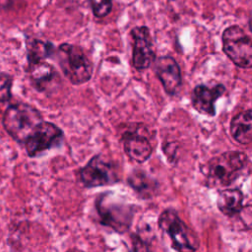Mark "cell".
<instances>
[{
    "mask_svg": "<svg viewBox=\"0 0 252 252\" xmlns=\"http://www.w3.org/2000/svg\"><path fill=\"white\" fill-rule=\"evenodd\" d=\"M247 163V156L238 151H228L210 159L204 166L206 183L211 187L231 184Z\"/></svg>",
    "mask_w": 252,
    "mask_h": 252,
    "instance_id": "cell-1",
    "label": "cell"
},
{
    "mask_svg": "<svg viewBox=\"0 0 252 252\" xmlns=\"http://www.w3.org/2000/svg\"><path fill=\"white\" fill-rule=\"evenodd\" d=\"M42 120V115L37 108L26 102H17L6 108L2 124L10 137L17 143L24 145Z\"/></svg>",
    "mask_w": 252,
    "mask_h": 252,
    "instance_id": "cell-2",
    "label": "cell"
},
{
    "mask_svg": "<svg viewBox=\"0 0 252 252\" xmlns=\"http://www.w3.org/2000/svg\"><path fill=\"white\" fill-rule=\"evenodd\" d=\"M56 54L62 73L71 84L79 86L90 81L93 64L81 46L65 42L58 46Z\"/></svg>",
    "mask_w": 252,
    "mask_h": 252,
    "instance_id": "cell-3",
    "label": "cell"
},
{
    "mask_svg": "<svg viewBox=\"0 0 252 252\" xmlns=\"http://www.w3.org/2000/svg\"><path fill=\"white\" fill-rule=\"evenodd\" d=\"M109 194L102 193L95 200L99 222L118 233H125L132 224L134 208L129 204L112 199Z\"/></svg>",
    "mask_w": 252,
    "mask_h": 252,
    "instance_id": "cell-4",
    "label": "cell"
},
{
    "mask_svg": "<svg viewBox=\"0 0 252 252\" xmlns=\"http://www.w3.org/2000/svg\"><path fill=\"white\" fill-rule=\"evenodd\" d=\"M222 49L238 67L252 68V40L238 26L226 28L222 32Z\"/></svg>",
    "mask_w": 252,
    "mask_h": 252,
    "instance_id": "cell-5",
    "label": "cell"
},
{
    "mask_svg": "<svg viewBox=\"0 0 252 252\" xmlns=\"http://www.w3.org/2000/svg\"><path fill=\"white\" fill-rule=\"evenodd\" d=\"M79 178L87 188L108 186L120 180L115 164L99 155L94 156L84 167L80 168Z\"/></svg>",
    "mask_w": 252,
    "mask_h": 252,
    "instance_id": "cell-6",
    "label": "cell"
},
{
    "mask_svg": "<svg viewBox=\"0 0 252 252\" xmlns=\"http://www.w3.org/2000/svg\"><path fill=\"white\" fill-rule=\"evenodd\" d=\"M64 139V132L56 124L42 120L24 143L30 158H34L42 153L58 147Z\"/></svg>",
    "mask_w": 252,
    "mask_h": 252,
    "instance_id": "cell-7",
    "label": "cell"
},
{
    "mask_svg": "<svg viewBox=\"0 0 252 252\" xmlns=\"http://www.w3.org/2000/svg\"><path fill=\"white\" fill-rule=\"evenodd\" d=\"M159 228L168 235L173 249L177 251H195L188 227L178 218L177 214L171 210H164L158 218Z\"/></svg>",
    "mask_w": 252,
    "mask_h": 252,
    "instance_id": "cell-8",
    "label": "cell"
},
{
    "mask_svg": "<svg viewBox=\"0 0 252 252\" xmlns=\"http://www.w3.org/2000/svg\"><path fill=\"white\" fill-rule=\"evenodd\" d=\"M130 35L132 38V65L136 70L148 69L155 62L156 56L151 32L148 27H134Z\"/></svg>",
    "mask_w": 252,
    "mask_h": 252,
    "instance_id": "cell-9",
    "label": "cell"
},
{
    "mask_svg": "<svg viewBox=\"0 0 252 252\" xmlns=\"http://www.w3.org/2000/svg\"><path fill=\"white\" fill-rule=\"evenodd\" d=\"M155 71L166 94H175L181 86L180 68L174 58L161 56L155 60Z\"/></svg>",
    "mask_w": 252,
    "mask_h": 252,
    "instance_id": "cell-10",
    "label": "cell"
},
{
    "mask_svg": "<svg viewBox=\"0 0 252 252\" xmlns=\"http://www.w3.org/2000/svg\"><path fill=\"white\" fill-rule=\"evenodd\" d=\"M28 74L32 87L39 93L51 91L60 79L56 69L45 60L29 63Z\"/></svg>",
    "mask_w": 252,
    "mask_h": 252,
    "instance_id": "cell-11",
    "label": "cell"
},
{
    "mask_svg": "<svg viewBox=\"0 0 252 252\" xmlns=\"http://www.w3.org/2000/svg\"><path fill=\"white\" fill-rule=\"evenodd\" d=\"M225 89L222 85L215 87H207L204 85L197 86L192 94V103L194 108L205 115H215V103L217 99L222 95Z\"/></svg>",
    "mask_w": 252,
    "mask_h": 252,
    "instance_id": "cell-12",
    "label": "cell"
},
{
    "mask_svg": "<svg viewBox=\"0 0 252 252\" xmlns=\"http://www.w3.org/2000/svg\"><path fill=\"white\" fill-rule=\"evenodd\" d=\"M122 144L126 156L139 163L149 159L153 153L150 141L136 132H125L122 135Z\"/></svg>",
    "mask_w": 252,
    "mask_h": 252,
    "instance_id": "cell-13",
    "label": "cell"
},
{
    "mask_svg": "<svg viewBox=\"0 0 252 252\" xmlns=\"http://www.w3.org/2000/svg\"><path fill=\"white\" fill-rule=\"evenodd\" d=\"M230 134L240 144L252 143V109L241 111L232 118Z\"/></svg>",
    "mask_w": 252,
    "mask_h": 252,
    "instance_id": "cell-14",
    "label": "cell"
},
{
    "mask_svg": "<svg viewBox=\"0 0 252 252\" xmlns=\"http://www.w3.org/2000/svg\"><path fill=\"white\" fill-rule=\"evenodd\" d=\"M128 185L144 199L152 198L158 190V182L141 169H134L127 177Z\"/></svg>",
    "mask_w": 252,
    "mask_h": 252,
    "instance_id": "cell-15",
    "label": "cell"
},
{
    "mask_svg": "<svg viewBox=\"0 0 252 252\" xmlns=\"http://www.w3.org/2000/svg\"><path fill=\"white\" fill-rule=\"evenodd\" d=\"M28 63L44 61L56 54L57 49L50 41L37 38H29L26 42Z\"/></svg>",
    "mask_w": 252,
    "mask_h": 252,
    "instance_id": "cell-16",
    "label": "cell"
},
{
    "mask_svg": "<svg viewBox=\"0 0 252 252\" xmlns=\"http://www.w3.org/2000/svg\"><path fill=\"white\" fill-rule=\"evenodd\" d=\"M243 194L238 189H224L218 197L219 210L225 216H234L242 209Z\"/></svg>",
    "mask_w": 252,
    "mask_h": 252,
    "instance_id": "cell-17",
    "label": "cell"
},
{
    "mask_svg": "<svg viewBox=\"0 0 252 252\" xmlns=\"http://www.w3.org/2000/svg\"><path fill=\"white\" fill-rule=\"evenodd\" d=\"M95 18L101 19L108 16L112 10V0H88Z\"/></svg>",
    "mask_w": 252,
    "mask_h": 252,
    "instance_id": "cell-18",
    "label": "cell"
},
{
    "mask_svg": "<svg viewBox=\"0 0 252 252\" xmlns=\"http://www.w3.org/2000/svg\"><path fill=\"white\" fill-rule=\"evenodd\" d=\"M13 77L7 73H0V103L7 102L12 97Z\"/></svg>",
    "mask_w": 252,
    "mask_h": 252,
    "instance_id": "cell-19",
    "label": "cell"
},
{
    "mask_svg": "<svg viewBox=\"0 0 252 252\" xmlns=\"http://www.w3.org/2000/svg\"><path fill=\"white\" fill-rule=\"evenodd\" d=\"M13 0H0V9L7 10L12 7Z\"/></svg>",
    "mask_w": 252,
    "mask_h": 252,
    "instance_id": "cell-20",
    "label": "cell"
},
{
    "mask_svg": "<svg viewBox=\"0 0 252 252\" xmlns=\"http://www.w3.org/2000/svg\"><path fill=\"white\" fill-rule=\"evenodd\" d=\"M249 29L252 32V11H251L250 16H249Z\"/></svg>",
    "mask_w": 252,
    "mask_h": 252,
    "instance_id": "cell-21",
    "label": "cell"
}]
</instances>
